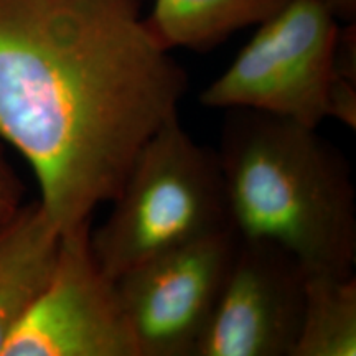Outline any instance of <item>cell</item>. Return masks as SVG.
<instances>
[{
	"instance_id": "obj_7",
	"label": "cell",
	"mask_w": 356,
	"mask_h": 356,
	"mask_svg": "<svg viewBox=\"0 0 356 356\" xmlns=\"http://www.w3.org/2000/svg\"><path fill=\"white\" fill-rule=\"evenodd\" d=\"M305 280V269L284 248L239 238L195 356H293Z\"/></svg>"
},
{
	"instance_id": "obj_4",
	"label": "cell",
	"mask_w": 356,
	"mask_h": 356,
	"mask_svg": "<svg viewBox=\"0 0 356 356\" xmlns=\"http://www.w3.org/2000/svg\"><path fill=\"white\" fill-rule=\"evenodd\" d=\"M340 20L320 0H291L208 84L211 109H252L317 127L328 119Z\"/></svg>"
},
{
	"instance_id": "obj_5",
	"label": "cell",
	"mask_w": 356,
	"mask_h": 356,
	"mask_svg": "<svg viewBox=\"0 0 356 356\" xmlns=\"http://www.w3.org/2000/svg\"><path fill=\"white\" fill-rule=\"evenodd\" d=\"M91 228L61 233L50 277L0 356H139L115 279L92 252Z\"/></svg>"
},
{
	"instance_id": "obj_9",
	"label": "cell",
	"mask_w": 356,
	"mask_h": 356,
	"mask_svg": "<svg viewBox=\"0 0 356 356\" xmlns=\"http://www.w3.org/2000/svg\"><path fill=\"white\" fill-rule=\"evenodd\" d=\"M291 0H154L145 24L168 51H208L239 30L257 26Z\"/></svg>"
},
{
	"instance_id": "obj_10",
	"label": "cell",
	"mask_w": 356,
	"mask_h": 356,
	"mask_svg": "<svg viewBox=\"0 0 356 356\" xmlns=\"http://www.w3.org/2000/svg\"><path fill=\"white\" fill-rule=\"evenodd\" d=\"M355 355V274H307L304 314L293 356Z\"/></svg>"
},
{
	"instance_id": "obj_8",
	"label": "cell",
	"mask_w": 356,
	"mask_h": 356,
	"mask_svg": "<svg viewBox=\"0 0 356 356\" xmlns=\"http://www.w3.org/2000/svg\"><path fill=\"white\" fill-rule=\"evenodd\" d=\"M60 238L38 200L0 225V351L50 277Z\"/></svg>"
},
{
	"instance_id": "obj_11",
	"label": "cell",
	"mask_w": 356,
	"mask_h": 356,
	"mask_svg": "<svg viewBox=\"0 0 356 356\" xmlns=\"http://www.w3.org/2000/svg\"><path fill=\"white\" fill-rule=\"evenodd\" d=\"M328 118L338 119L346 127L356 126V58L355 29L341 30L335 71L328 96Z\"/></svg>"
},
{
	"instance_id": "obj_6",
	"label": "cell",
	"mask_w": 356,
	"mask_h": 356,
	"mask_svg": "<svg viewBox=\"0 0 356 356\" xmlns=\"http://www.w3.org/2000/svg\"><path fill=\"white\" fill-rule=\"evenodd\" d=\"M225 229L155 254L115 277L139 356H195L233 264Z\"/></svg>"
},
{
	"instance_id": "obj_12",
	"label": "cell",
	"mask_w": 356,
	"mask_h": 356,
	"mask_svg": "<svg viewBox=\"0 0 356 356\" xmlns=\"http://www.w3.org/2000/svg\"><path fill=\"white\" fill-rule=\"evenodd\" d=\"M24 195L25 186L13 172L0 145V225L15 215L24 204Z\"/></svg>"
},
{
	"instance_id": "obj_2",
	"label": "cell",
	"mask_w": 356,
	"mask_h": 356,
	"mask_svg": "<svg viewBox=\"0 0 356 356\" xmlns=\"http://www.w3.org/2000/svg\"><path fill=\"white\" fill-rule=\"evenodd\" d=\"M216 154L239 238L277 244L307 274L353 275L351 168L317 127L261 111L228 109Z\"/></svg>"
},
{
	"instance_id": "obj_1",
	"label": "cell",
	"mask_w": 356,
	"mask_h": 356,
	"mask_svg": "<svg viewBox=\"0 0 356 356\" xmlns=\"http://www.w3.org/2000/svg\"><path fill=\"white\" fill-rule=\"evenodd\" d=\"M186 86L144 0H0V137L32 167L60 233L115 197Z\"/></svg>"
},
{
	"instance_id": "obj_3",
	"label": "cell",
	"mask_w": 356,
	"mask_h": 356,
	"mask_svg": "<svg viewBox=\"0 0 356 356\" xmlns=\"http://www.w3.org/2000/svg\"><path fill=\"white\" fill-rule=\"evenodd\" d=\"M108 218L91 228V248L111 277L168 249L231 229L216 150L180 122L163 124L140 147Z\"/></svg>"
},
{
	"instance_id": "obj_13",
	"label": "cell",
	"mask_w": 356,
	"mask_h": 356,
	"mask_svg": "<svg viewBox=\"0 0 356 356\" xmlns=\"http://www.w3.org/2000/svg\"><path fill=\"white\" fill-rule=\"evenodd\" d=\"M325 7L330 8L333 15L340 22L353 24L356 15V0H320Z\"/></svg>"
}]
</instances>
